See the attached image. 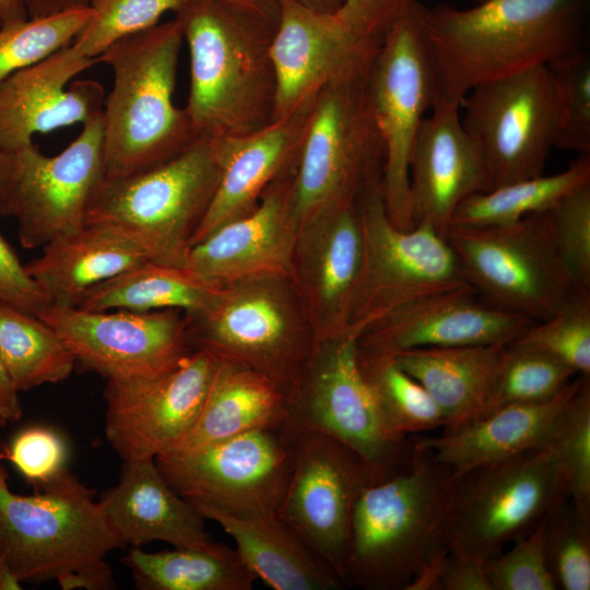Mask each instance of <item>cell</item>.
<instances>
[{
	"instance_id": "6da1fadb",
	"label": "cell",
	"mask_w": 590,
	"mask_h": 590,
	"mask_svg": "<svg viewBox=\"0 0 590 590\" xmlns=\"http://www.w3.org/2000/svg\"><path fill=\"white\" fill-rule=\"evenodd\" d=\"M589 0H483L459 9L418 2L436 103L578 51ZM435 103V104H436Z\"/></svg>"
},
{
	"instance_id": "7a4b0ae2",
	"label": "cell",
	"mask_w": 590,
	"mask_h": 590,
	"mask_svg": "<svg viewBox=\"0 0 590 590\" xmlns=\"http://www.w3.org/2000/svg\"><path fill=\"white\" fill-rule=\"evenodd\" d=\"M175 19L189 49L184 108L196 132L229 138L268 125L275 102V26L220 0H187Z\"/></svg>"
},
{
	"instance_id": "3957f363",
	"label": "cell",
	"mask_w": 590,
	"mask_h": 590,
	"mask_svg": "<svg viewBox=\"0 0 590 590\" xmlns=\"http://www.w3.org/2000/svg\"><path fill=\"white\" fill-rule=\"evenodd\" d=\"M452 474L414 439L406 468L364 488L352 517L345 587L410 589L437 555Z\"/></svg>"
},
{
	"instance_id": "277c9868",
	"label": "cell",
	"mask_w": 590,
	"mask_h": 590,
	"mask_svg": "<svg viewBox=\"0 0 590 590\" xmlns=\"http://www.w3.org/2000/svg\"><path fill=\"white\" fill-rule=\"evenodd\" d=\"M182 42L174 17L118 40L97 58L114 73L102 110L104 176L155 166L199 137L185 108L174 104Z\"/></svg>"
},
{
	"instance_id": "5b68a950",
	"label": "cell",
	"mask_w": 590,
	"mask_h": 590,
	"mask_svg": "<svg viewBox=\"0 0 590 590\" xmlns=\"http://www.w3.org/2000/svg\"><path fill=\"white\" fill-rule=\"evenodd\" d=\"M221 176L219 138L199 135L181 152L126 176H104L85 223L137 246L149 260L184 266Z\"/></svg>"
},
{
	"instance_id": "8992f818",
	"label": "cell",
	"mask_w": 590,
	"mask_h": 590,
	"mask_svg": "<svg viewBox=\"0 0 590 590\" xmlns=\"http://www.w3.org/2000/svg\"><path fill=\"white\" fill-rule=\"evenodd\" d=\"M567 498L564 473L547 448L453 472L434 564L448 550L492 559Z\"/></svg>"
},
{
	"instance_id": "52a82bcc",
	"label": "cell",
	"mask_w": 590,
	"mask_h": 590,
	"mask_svg": "<svg viewBox=\"0 0 590 590\" xmlns=\"http://www.w3.org/2000/svg\"><path fill=\"white\" fill-rule=\"evenodd\" d=\"M125 546L94 488L68 469L31 495L14 493L0 448V547L22 582L57 581Z\"/></svg>"
},
{
	"instance_id": "ba28073f",
	"label": "cell",
	"mask_w": 590,
	"mask_h": 590,
	"mask_svg": "<svg viewBox=\"0 0 590 590\" xmlns=\"http://www.w3.org/2000/svg\"><path fill=\"white\" fill-rule=\"evenodd\" d=\"M288 279L222 286L211 304L189 318L192 350L246 365L292 394L314 339Z\"/></svg>"
},
{
	"instance_id": "9c48e42d",
	"label": "cell",
	"mask_w": 590,
	"mask_h": 590,
	"mask_svg": "<svg viewBox=\"0 0 590 590\" xmlns=\"http://www.w3.org/2000/svg\"><path fill=\"white\" fill-rule=\"evenodd\" d=\"M357 211L364 251L346 331L357 337L396 310L425 296L469 284L451 246L435 227L409 231L388 217L382 177L359 193Z\"/></svg>"
},
{
	"instance_id": "30bf717a",
	"label": "cell",
	"mask_w": 590,
	"mask_h": 590,
	"mask_svg": "<svg viewBox=\"0 0 590 590\" xmlns=\"http://www.w3.org/2000/svg\"><path fill=\"white\" fill-rule=\"evenodd\" d=\"M465 281L486 303L541 321L576 291L558 256L550 211L487 227L449 226Z\"/></svg>"
},
{
	"instance_id": "8fae6325",
	"label": "cell",
	"mask_w": 590,
	"mask_h": 590,
	"mask_svg": "<svg viewBox=\"0 0 590 590\" xmlns=\"http://www.w3.org/2000/svg\"><path fill=\"white\" fill-rule=\"evenodd\" d=\"M366 78L338 81L316 95L294 175L299 226L355 203L382 177L384 145L369 105Z\"/></svg>"
},
{
	"instance_id": "7c38bea8",
	"label": "cell",
	"mask_w": 590,
	"mask_h": 590,
	"mask_svg": "<svg viewBox=\"0 0 590 590\" xmlns=\"http://www.w3.org/2000/svg\"><path fill=\"white\" fill-rule=\"evenodd\" d=\"M418 1H410L388 32L368 70L365 85L384 145L382 197L391 223L414 227L409 166L420 125L436 103L430 55L418 19Z\"/></svg>"
},
{
	"instance_id": "4fadbf2b",
	"label": "cell",
	"mask_w": 590,
	"mask_h": 590,
	"mask_svg": "<svg viewBox=\"0 0 590 590\" xmlns=\"http://www.w3.org/2000/svg\"><path fill=\"white\" fill-rule=\"evenodd\" d=\"M284 429L329 435L354 450L379 481L410 463L413 440L385 429L357 359V337L344 332L316 341L286 400Z\"/></svg>"
},
{
	"instance_id": "5bb4252c",
	"label": "cell",
	"mask_w": 590,
	"mask_h": 590,
	"mask_svg": "<svg viewBox=\"0 0 590 590\" xmlns=\"http://www.w3.org/2000/svg\"><path fill=\"white\" fill-rule=\"evenodd\" d=\"M459 109L493 188L544 174L559 130L558 91L548 64L476 85Z\"/></svg>"
},
{
	"instance_id": "9a60e30c",
	"label": "cell",
	"mask_w": 590,
	"mask_h": 590,
	"mask_svg": "<svg viewBox=\"0 0 590 590\" xmlns=\"http://www.w3.org/2000/svg\"><path fill=\"white\" fill-rule=\"evenodd\" d=\"M155 461L190 505L237 517H266L278 515L293 457L285 429L262 428Z\"/></svg>"
},
{
	"instance_id": "2e32d148",
	"label": "cell",
	"mask_w": 590,
	"mask_h": 590,
	"mask_svg": "<svg viewBox=\"0 0 590 590\" xmlns=\"http://www.w3.org/2000/svg\"><path fill=\"white\" fill-rule=\"evenodd\" d=\"M103 177L101 111L57 155L43 154L34 143L15 151L13 175L0 198V215L16 220L24 248H43L85 224L91 197Z\"/></svg>"
},
{
	"instance_id": "e0dca14e",
	"label": "cell",
	"mask_w": 590,
	"mask_h": 590,
	"mask_svg": "<svg viewBox=\"0 0 590 590\" xmlns=\"http://www.w3.org/2000/svg\"><path fill=\"white\" fill-rule=\"evenodd\" d=\"M285 430L293 463L278 516L343 581L355 504L364 488L379 480L338 439L314 430Z\"/></svg>"
},
{
	"instance_id": "ac0fdd59",
	"label": "cell",
	"mask_w": 590,
	"mask_h": 590,
	"mask_svg": "<svg viewBox=\"0 0 590 590\" xmlns=\"http://www.w3.org/2000/svg\"><path fill=\"white\" fill-rule=\"evenodd\" d=\"M61 337L82 368L107 380L153 378L177 367L193 350L181 310H86L48 305L37 315Z\"/></svg>"
},
{
	"instance_id": "d6986e66",
	"label": "cell",
	"mask_w": 590,
	"mask_h": 590,
	"mask_svg": "<svg viewBox=\"0 0 590 590\" xmlns=\"http://www.w3.org/2000/svg\"><path fill=\"white\" fill-rule=\"evenodd\" d=\"M219 363L198 349L163 375L107 380L105 436L113 450L123 461L174 452L198 420Z\"/></svg>"
},
{
	"instance_id": "ffe728a7",
	"label": "cell",
	"mask_w": 590,
	"mask_h": 590,
	"mask_svg": "<svg viewBox=\"0 0 590 590\" xmlns=\"http://www.w3.org/2000/svg\"><path fill=\"white\" fill-rule=\"evenodd\" d=\"M381 42L354 32L337 14L280 0L271 42L276 83L272 120L328 84L366 78Z\"/></svg>"
},
{
	"instance_id": "44dd1931",
	"label": "cell",
	"mask_w": 590,
	"mask_h": 590,
	"mask_svg": "<svg viewBox=\"0 0 590 590\" xmlns=\"http://www.w3.org/2000/svg\"><path fill=\"white\" fill-rule=\"evenodd\" d=\"M295 170L274 180L249 214L192 245L185 267L220 287L262 279L290 280L299 229Z\"/></svg>"
},
{
	"instance_id": "7402d4cb",
	"label": "cell",
	"mask_w": 590,
	"mask_h": 590,
	"mask_svg": "<svg viewBox=\"0 0 590 590\" xmlns=\"http://www.w3.org/2000/svg\"><path fill=\"white\" fill-rule=\"evenodd\" d=\"M363 251L356 202L299 226L290 281L314 342L346 332Z\"/></svg>"
},
{
	"instance_id": "603a6c76",
	"label": "cell",
	"mask_w": 590,
	"mask_h": 590,
	"mask_svg": "<svg viewBox=\"0 0 590 590\" xmlns=\"http://www.w3.org/2000/svg\"><path fill=\"white\" fill-rule=\"evenodd\" d=\"M534 322L486 303L464 284L396 310L366 329L357 344L387 354L428 346L508 345Z\"/></svg>"
},
{
	"instance_id": "cb8c5ba5",
	"label": "cell",
	"mask_w": 590,
	"mask_h": 590,
	"mask_svg": "<svg viewBox=\"0 0 590 590\" xmlns=\"http://www.w3.org/2000/svg\"><path fill=\"white\" fill-rule=\"evenodd\" d=\"M98 63L81 56L71 45L20 70L0 84V145L17 151L46 133L85 123L103 110V86L92 80L68 84Z\"/></svg>"
},
{
	"instance_id": "d4e9b609",
	"label": "cell",
	"mask_w": 590,
	"mask_h": 590,
	"mask_svg": "<svg viewBox=\"0 0 590 590\" xmlns=\"http://www.w3.org/2000/svg\"><path fill=\"white\" fill-rule=\"evenodd\" d=\"M409 176L414 226L427 223L444 236L463 200L493 189L484 161L462 126L459 104L436 103L424 117Z\"/></svg>"
},
{
	"instance_id": "484cf974",
	"label": "cell",
	"mask_w": 590,
	"mask_h": 590,
	"mask_svg": "<svg viewBox=\"0 0 590 590\" xmlns=\"http://www.w3.org/2000/svg\"><path fill=\"white\" fill-rule=\"evenodd\" d=\"M316 95L250 133L219 138V185L191 246L249 214L274 180L296 169Z\"/></svg>"
},
{
	"instance_id": "4316f807",
	"label": "cell",
	"mask_w": 590,
	"mask_h": 590,
	"mask_svg": "<svg viewBox=\"0 0 590 590\" xmlns=\"http://www.w3.org/2000/svg\"><path fill=\"white\" fill-rule=\"evenodd\" d=\"M123 462L117 485L98 499L125 545L161 541L173 547H204L215 542L205 519L169 485L155 459Z\"/></svg>"
},
{
	"instance_id": "83f0119b",
	"label": "cell",
	"mask_w": 590,
	"mask_h": 590,
	"mask_svg": "<svg viewBox=\"0 0 590 590\" xmlns=\"http://www.w3.org/2000/svg\"><path fill=\"white\" fill-rule=\"evenodd\" d=\"M581 376L573 378L548 400L506 405L455 432L416 437L415 442L456 473L544 448L559 412L577 391Z\"/></svg>"
},
{
	"instance_id": "f1b7e54d",
	"label": "cell",
	"mask_w": 590,
	"mask_h": 590,
	"mask_svg": "<svg viewBox=\"0 0 590 590\" xmlns=\"http://www.w3.org/2000/svg\"><path fill=\"white\" fill-rule=\"evenodd\" d=\"M193 507L234 540L241 560L268 587L274 590L345 588L338 574L278 515L237 517L205 506Z\"/></svg>"
},
{
	"instance_id": "f546056e",
	"label": "cell",
	"mask_w": 590,
	"mask_h": 590,
	"mask_svg": "<svg viewBox=\"0 0 590 590\" xmlns=\"http://www.w3.org/2000/svg\"><path fill=\"white\" fill-rule=\"evenodd\" d=\"M42 249L25 269L49 305L75 307L90 288L149 260L129 240L88 223Z\"/></svg>"
},
{
	"instance_id": "4dcf8cb0",
	"label": "cell",
	"mask_w": 590,
	"mask_h": 590,
	"mask_svg": "<svg viewBox=\"0 0 590 590\" xmlns=\"http://www.w3.org/2000/svg\"><path fill=\"white\" fill-rule=\"evenodd\" d=\"M507 345L428 346L392 354L428 392L451 433L476 420Z\"/></svg>"
},
{
	"instance_id": "1f68e13d",
	"label": "cell",
	"mask_w": 590,
	"mask_h": 590,
	"mask_svg": "<svg viewBox=\"0 0 590 590\" xmlns=\"http://www.w3.org/2000/svg\"><path fill=\"white\" fill-rule=\"evenodd\" d=\"M286 420V397L269 377L220 358L198 420L172 453L191 452L256 429L283 428Z\"/></svg>"
},
{
	"instance_id": "d6a6232c",
	"label": "cell",
	"mask_w": 590,
	"mask_h": 590,
	"mask_svg": "<svg viewBox=\"0 0 590 590\" xmlns=\"http://www.w3.org/2000/svg\"><path fill=\"white\" fill-rule=\"evenodd\" d=\"M220 288L187 267L146 260L90 288L75 307L140 312L177 309L191 318L211 304Z\"/></svg>"
},
{
	"instance_id": "836d02e7",
	"label": "cell",
	"mask_w": 590,
	"mask_h": 590,
	"mask_svg": "<svg viewBox=\"0 0 590 590\" xmlns=\"http://www.w3.org/2000/svg\"><path fill=\"white\" fill-rule=\"evenodd\" d=\"M122 562L140 590H251L257 579L235 548L217 542L156 553L131 547Z\"/></svg>"
},
{
	"instance_id": "e575fe53",
	"label": "cell",
	"mask_w": 590,
	"mask_h": 590,
	"mask_svg": "<svg viewBox=\"0 0 590 590\" xmlns=\"http://www.w3.org/2000/svg\"><path fill=\"white\" fill-rule=\"evenodd\" d=\"M590 184V154H580L565 170L514 181L463 200L449 226L506 225L552 210L563 198Z\"/></svg>"
},
{
	"instance_id": "d590c367",
	"label": "cell",
	"mask_w": 590,
	"mask_h": 590,
	"mask_svg": "<svg viewBox=\"0 0 590 590\" xmlns=\"http://www.w3.org/2000/svg\"><path fill=\"white\" fill-rule=\"evenodd\" d=\"M0 358L19 391L60 382L76 365L73 354L49 323L1 303Z\"/></svg>"
},
{
	"instance_id": "8d00e7d4",
	"label": "cell",
	"mask_w": 590,
	"mask_h": 590,
	"mask_svg": "<svg viewBox=\"0 0 590 590\" xmlns=\"http://www.w3.org/2000/svg\"><path fill=\"white\" fill-rule=\"evenodd\" d=\"M357 359L381 423L393 439L405 441L415 434L442 428L441 413L428 392L392 354L357 344Z\"/></svg>"
},
{
	"instance_id": "74e56055",
	"label": "cell",
	"mask_w": 590,
	"mask_h": 590,
	"mask_svg": "<svg viewBox=\"0 0 590 590\" xmlns=\"http://www.w3.org/2000/svg\"><path fill=\"white\" fill-rule=\"evenodd\" d=\"M575 375L571 368L542 352L510 343L477 418L506 405L548 400Z\"/></svg>"
},
{
	"instance_id": "f35d334b",
	"label": "cell",
	"mask_w": 590,
	"mask_h": 590,
	"mask_svg": "<svg viewBox=\"0 0 590 590\" xmlns=\"http://www.w3.org/2000/svg\"><path fill=\"white\" fill-rule=\"evenodd\" d=\"M557 459L564 473L569 499L590 518V376L559 412L545 447Z\"/></svg>"
},
{
	"instance_id": "ab89813d",
	"label": "cell",
	"mask_w": 590,
	"mask_h": 590,
	"mask_svg": "<svg viewBox=\"0 0 590 590\" xmlns=\"http://www.w3.org/2000/svg\"><path fill=\"white\" fill-rule=\"evenodd\" d=\"M90 15L88 7L0 26V84L13 73L71 45Z\"/></svg>"
},
{
	"instance_id": "60d3db41",
	"label": "cell",
	"mask_w": 590,
	"mask_h": 590,
	"mask_svg": "<svg viewBox=\"0 0 590 590\" xmlns=\"http://www.w3.org/2000/svg\"><path fill=\"white\" fill-rule=\"evenodd\" d=\"M511 344L542 352L590 376V292L575 291L547 319L535 321Z\"/></svg>"
},
{
	"instance_id": "b9f144b4",
	"label": "cell",
	"mask_w": 590,
	"mask_h": 590,
	"mask_svg": "<svg viewBox=\"0 0 590 590\" xmlns=\"http://www.w3.org/2000/svg\"><path fill=\"white\" fill-rule=\"evenodd\" d=\"M544 553L557 589H590V518L567 498L545 518Z\"/></svg>"
},
{
	"instance_id": "7bdbcfd3",
	"label": "cell",
	"mask_w": 590,
	"mask_h": 590,
	"mask_svg": "<svg viewBox=\"0 0 590 590\" xmlns=\"http://www.w3.org/2000/svg\"><path fill=\"white\" fill-rule=\"evenodd\" d=\"M187 0H93L90 19L72 46L83 57L96 59L111 45L160 23Z\"/></svg>"
},
{
	"instance_id": "ee69618b",
	"label": "cell",
	"mask_w": 590,
	"mask_h": 590,
	"mask_svg": "<svg viewBox=\"0 0 590 590\" xmlns=\"http://www.w3.org/2000/svg\"><path fill=\"white\" fill-rule=\"evenodd\" d=\"M547 64L559 99L555 148L590 154V58L578 50Z\"/></svg>"
},
{
	"instance_id": "f6af8a7d",
	"label": "cell",
	"mask_w": 590,
	"mask_h": 590,
	"mask_svg": "<svg viewBox=\"0 0 590 590\" xmlns=\"http://www.w3.org/2000/svg\"><path fill=\"white\" fill-rule=\"evenodd\" d=\"M558 256L576 291L590 292V184L550 210Z\"/></svg>"
},
{
	"instance_id": "bcb514c9",
	"label": "cell",
	"mask_w": 590,
	"mask_h": 590,
	"mask_svg": "<svg viewBox=\"0 0 590 590\" xmlns=\"http://www.w3.org/2000/svg\"><path fill=\"white\" fill-rule=\"evenodd\" d=\"M546 518V517H545ZM545 518L511 548L484 562L493 590H556L544 553Z\"/></svg>"
},
{
	"instance_id": "7dc6e473",
	"label": "cell",
	"mask_w": 590,
	"mask_h": 590,
	"mask_svg": "<svg viewBox=\"0 0 590 590\" xmlns=\"http://www.w3.org/2000/svg\"><path fill=\"white\" fill-rule=\"evenodd\" d=\"M19 473L34 488L47 485L68 470V445L54 428L30 426L19 432L3 451Z\"/></svg>"
},
{
	"instance_id": "c3c4849f",
	"label": "cell",
	"mask_w": 590,
	"mask_h": 590,
	"mask_svg": "<svg viewBox=\"0 0 590 590\" xmlns=\"http://www.w3.org/2000/svg\"><path fill=\"white\" fill-rule=\"evenodd\" d=\"M411 590H493L484 562L448 550Z\"/></svg>"
},
{
	"instance_id": "681fc988",
	"label": "cell",
	"mask_w": 590,
	"mask_h": 590,
	"mask_svg": "<svg viewBox=\"0 0 590 590\" xmlns=\"http://www.w3.org/2000/svg\"><path fill=\"white\" fill-rule=\"evenodd\" d=\"M0 303L38 315L49 302L0 234Z\"/></svg>"
},
{
	"instance_id": "f907efd6",
	"label": "cell",
	"mask_w": 590,
	"mask_h": 590,
	"mask_svg": "<svg viewBox=\"0 0 590 590\" xmlns=\"http://www.w3.org/2000/svg\"><path fill=\"white\" fill-rule=\"evenodd\" d=\"M412 0H343L337 16L354 32L382 40L389 27Z\"/></svg>"
},
{
	"instance_id": "816d5d0a",
	"label": "cell",
	"mask_w": 590,
	"mask_h": 590,
	"mask_svg": "<svg viewBox=\"0 0 590 590\" xmlns=\"http://www.w3.org/2000/svg\"><path fill=\"white\" fill-rule=\"evenodd\" d=\"M62 590H113L116 582L110 566L99 559L79 567L57 580Z\"/></svg>"
},
{
	"instance_id": "f5cc1de1",
	"label": "cell",
	"mask_w": 590,
	"mask_h": 590,
	"mask_svg": "<svg viewBox=\"0 0 590 590\" xmlns=\"http://www.w3.org/2000/svg\"><path fill=\"white\" fill-rule=\"evenodd\" d=\"M19 392L0 358V418L7 423L17 422L22 417Z\"/></svg>"
},
{
	"instance_id": "db71d44e",
	"label": "cell",
	"mask_w": 590,
	"mask_h": 590,
	"mask_svg": "<svg viewBox=\"0 0 590 590\" xmlns=\"http://www.w3.org/2000/svg\"><path fill=\"white\" fill-rule=\"evenodd\" d=\"M223 3L276 26L280 0H220Z\"/></svg>"
},
{
	"instance_id": "11a10c76",
	"label": "cell",
	"mask_w": 590,
	"mask_h": 590,
	"mask_svg": "<svg viewBox=\"0 0 590 590\" xmlns=\"http://www.w3.org/2000/svg\"><path fill=\"white\" fill-rule=\"evenodd\" d=\"M28 17L59 14L75 9L88 8L93 0H23Z\"/></svg>"
},
{
	"instance_id": "9f6ffc18",
	"label": "cell",
	"mask_w": 590,
	"mask_h": 590,
	"mask_svg": "<svg viewBox=\"0 0 590 590\" xmlns=\"http://www.w3.org/2000/svg\"><path fill=\"white\" fill-rule=\"evenodd\" d=\"M23 0H0V26L27 19Z\"/></svg>"
},
{
	"instance_id": "6f0895ef",
	"label": "cell",
	"mask_w": 590,
	"mask_h": 590,
	"mask_svg": "<svg viewBox=\"0 0 590 590\" xmlns=\"http://www.w3.org/2000/svg\"><path fill=\"white\" fill-rule=\"evenodd\" d=\"M14 164L15 151H9L0 145V198L11 181Z\"/></svg>"
},
{
	"instance_id": "680465c9",
	"label": "cell",
	"mask_w": 590,
	"mask_h": 590,
	"mask_svg": "<svg viewBox=\"0 0 590 590\" xmlns=\"http://www.w3.org/2000/svg\"><path fill=\"white\" fill-rule=\"evenodd\" d=\"M22 583L0 547V590H21Z\"/></svg>"
},
{
	"instance_id": "91938a15",
	"label": "cell",
	"mask_w": 590,
	"mask_h": 590,
	"mask_svg": "<svg viewBox=\"0 0 590 590\" xmlns=\"http://www.w3.org/2000/svg\"><path fill=\"white\" fill-rule=\"evenodd\" d=\"M294 1L309 9H312L319 12L331 13V14H335L340 10L343 2V0H294Z\"/></svg>"
},
{
	"instance_id": "94428289",
	"label": "cell",
	"mask_w": 590,
	"mask_h": 590,
	"mask_svg": "<svg viewBox=\"0 0 590 590\" xmlns=\"http://www.w3.org/2000/svg\"><path fill=\"white\" fill-rule=\"evenodd\" d=\"M5 424H7V422L3 421L2 418H0V427H1V426H4Z\"/></svg>"
},
{
	"instance_id": "6125c7cd",
	"label": "cell",
	"mask_w": 590,
	"mask_h": 590,
	"mask_svg": "<svg viewBox=\"0 0 590 590\" xmlns=\"http://www.w3.org/2000/svg\"><path fill=\"white\" fill-rule=\"evenodd\" d=\"M473 1H474V3H476V2H481V1H483V0H473Z\"/></svg>"
}]
</instances>
